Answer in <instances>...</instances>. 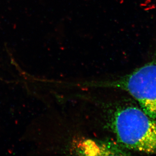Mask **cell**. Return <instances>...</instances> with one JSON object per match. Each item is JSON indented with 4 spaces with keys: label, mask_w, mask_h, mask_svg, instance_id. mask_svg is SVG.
Returning a JSON list of instances; mask_svg holds the SVG:
<instances>
[{
    "label": "cell",
    "mask_w": 156,
    "mask_h": 156,
    "mask_svg": "<svg viewBox=\"0 0 156 156\" xmlns=\"http://www.w3.org/2000/svg\"><path fill=\"white\" fill-rule=\"evenodd\" d=\"M118 141L127 148L156 154V120L141 109L128 106L118 109L112 121Z\"/></svg>",
    "instance_id": "cell-1"
},
{
    "label": "cell",
    "mask_w": 156,
    "mask_h": 156,
    "mask_svg": "<svg viewBox=\"0 0 156 156\" xmlns=\"http://www.w3.org/2000/svg\"><path fill=\"white\" fill-rule=\"evenodd\" d=\"M91 84L127 91L138 101L148 116L156 120V59L115 80Z\"/></svg>",
    "instance_id": "cell-2"
}]
</instances>
